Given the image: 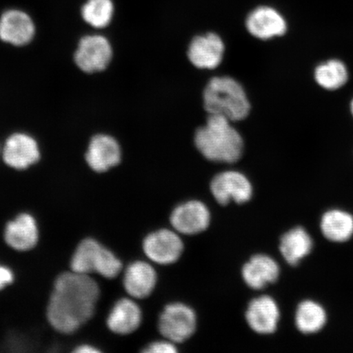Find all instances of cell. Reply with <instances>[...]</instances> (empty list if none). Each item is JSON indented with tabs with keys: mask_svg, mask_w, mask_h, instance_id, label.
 <instances>
[{
	"mask_svg": "<svg viewBox=\"0 0 353 353\" xmlns=\"http://www.w3.org/2000/svg\"><path fill=\"white\" fill-rule=\"evenodd\" d=\"M112 57V47L107 39L90 35L79 42L74 61L83 72L92 73L107 68Z\"/></svg>",
	"mask_w": 353,
	"mask_h": 353,
	"instance_id": "7",
	"label": "cell"
},
{
	"mask_svg": "<svg viewBox=\"0 0 353 353\" xmlns=\"http://www.w3.org/2000/svg\"><path fill=\"white\" fill-rule=\"evenodd\" d=\"M6 285H3L2 282H0V290H2Z\"/></svg>",
	"mask_w": 353,
	"mask_h": 353,
	"instance_id": "29",
	"label": "cell"
},
{
	"mask_svg": "<svg viewBox=\"0 0 353 353\" xmlns=\"http://www.w3.org/2000/svg\"><path fill=\"white\" fill-rule=\"evenodd\" d=\"M170 223L176 232L184 235H195L209 227L210 210L204 203L188 201L176 207L172 212Z\"/></svg>",
	"mask_w": 353,
	"mask_h": 353,
	"instance_id": "9",
	"label": "cell"
},
{
	"mask_svg": "<svg viewBox=\"0 0 353 353\" xmlns=\"http://www.w3.org/2000/svg\"><path fill=\"white\" fill-rule=\"evenodd\" d=\"M34 25L26 12L8 10L0 19V39L17 46H25L32 41Z\"/></svg>",
	"mask_w": 353,
	"mask_h": 353,
	"instance_id": "13",
	"label": "cell"
},
{
	"mask_svg": "<svg viewBox=\"0 0 353 353\" xmlns=\"http://www.w3.org/2000/svg\"><path fill=\"white\" fill-rule=\"evenodd\" d=\"M224 43L218 34L208 33L192 39L188 56L190 61L199 69L213 70L222 63Z\"/></svg>",
	"mask_w": 353,
	"mask_h": 353,
	"instance_id": "10",
	"label": "cell"
},
{
	"mask_svg": "<svg viewBox=\"0 0 353 353\" xmlns=\"http://www.w3.org/2000/svg\"><path fill=\"white\" fill-rule=\"evenodd\" d=\"M99 295V286L90 276L63 273L57 278L48 303V321L59 332H74L94 315Z\"/></svg>",
	"mask_w": 353,
	"mask_h": 353,
	"instance_id": "1",
	"label": "cell"
},
{
	"mask_svg": "<svg viewBox=\"0 0 353 353\" xmlns=\"http://www.w3.org/2000/svg\"><path fill=\"white\" fill-rule=\"evenodd\" d=\"M247 30L254 37L267 41L286 33L287 23L283 16L271 7L256 8L247 17Z\"/></svg>",
	"mask_w": 353,
	"mask_h": 353,
	"instance_id": "11",
	"label": "cell"
},
{
	"mask_svg": "<svg viewBox=\"0 0 353 353\" xmlns=\"http://www.w3.org/2000/svg\"><path fill=\"white\" fill-rule=\"evenodd\" d=\"M77 353H96L99 352L98 350H96L94 347L90 345H83L77 348L76 351Z\"/></svg>",
	"mask_w": 353,
	"mask_h": 353,
	"instance_id": "27",
	"label": "cell"
},
{
	"mask_svg": "<svg viewBox=\"0 0 353 353\" xmlns=\"http://www.w3.org/2000/svg\"><path fill=\"white\" fill-rule=\"evenodd\" d=\"M279 275L277 263L265 254L254 255L242 268L243 279L254 290H261L268 284L274 283Z\"/></svg>",
	"mask_w": 353,
	"mask_h": 353,
	"instance_id": "16",
	"label": "cell"
},
{
	"mask_svg": "<svg viewBox=\"0 0 353 353\" xmlns=\"http://www.w3.org/2000/svg\"><path fill=\"white\" fill-rule=\"evenodd\" d=\"M142 321V312L138 304L129 299L119 300L110 312L108 325L110 330L119 334L134 332Z\"/></svg>",
	"mask_w": 353,
	"mask_h": 353,
	"instance_id": "19",
	"label": "cell"
},
{
	"mask_svg": "<svg viewBox=\"0 0 353 353\" xmlns=\"http://www.w3.org/2000/svg\"><path fill=\"white\" fill-rule=\"evenodd\" d=\"M312 250V238L303 228H295L281 237V253L285 261L292 266H296Z\"/></svg>",
	"mask_w": 353,
	"mask_h": 353,
	"instance_id": "20",
	"label": "cell"
},
{
	"mask_svg": "<svg viewBox=\"0 0 353 353\" xmlns=\"http://www.w3.org/2000/svg\"><path fill=\"white\" fill-rule=\"evenodd\" d=\"M6 241L12 249L26 251L34 248L38 241V228L32 216L21 214L7 225Z\"/></svg>",
	"mask_w": 353,
	"mask_h": 353,
	"instance_id": "18",
	"label": "cell"
},
{
	"mask_svg": "<svg viewBox=\"0 0 353 353\" xmlns=\"http://www.w3.org/2000/svg\"><path fill=\"white\" fill-rule=\"evenodd\" d=\"M315 81L327 91L339 90L350 79V72L345 63L339 59H330L316 66L314 70Z\"/></svg>",
	"mask_w": 353,
	"mask_h": 353,
	"instance_id": "22",
	"label": "cell"
},
{
	"mask_svg": "<svg viewBox=\"0 0 353 353\" xmlns=\"http://www.w3.org/2000/svg\"><path fill=\"white\" fill-rule=\"evenodd\" d=\"M204 108L210 114H218L231 121L244 120L250 103L241 83L229 77L211 79L203 94Z\"/></svg>",
	"mask_w": 353,
	"mask_h": 353,
	"instance_id": "3",
	"label": "cell"
},
{
	"mask_svg": "<svg viewBox=\"0 0 353 353\" xmlns=\"http://www.w3.org/2000/svg\"><path fill=\"white\" fill-rule=\"evenodd\" d=\"M120 145L112 137L98 135L92 139L86 154V161L99 173L108 171L120 163Z\"/></svg>",
	"mask_w": 353,
	"mask_h": 353,
	"instance_id": "15",
	"label": "cell"
},
{
	"mask_svg": "<svg viewBox=\"0 0 353 353\" xmlns=\"http://www.w3.org/2000/svg\"><path fill=\"white\" fill-rule=\"evenodd\" d=\"M3 161L17 170H24L39 161L37 142L30 137L16 134L8 139L3 149Z\"/></svg>",
	"mask_w": 353,
	"mask_h": 353,
	"instance_id": "14",
	"label": "cell"
},
{
	"mask_svg": "<svg viewBox=\"0 0 353 353\" xmlns=\"http://www.w3.org/2000/svg\"><path fill=\"white\" fill-rule=\"evenodd\" d=\"M321 228L326 239L346 242L353 235V217L341 210H330L322 216Z\"/></svg>",
	"mask_w": 353,
	"mask_h": 353,
	"instance_id": "21",
	"label": "cell"
},
{
	"mask_svg": "<svg viewBox=\"0 0 353 353\" xmlns=\"http://www.w3.org/2000/svg\"><path fill=\"white\" fill-rule=\"evenodd\" d=\"M157 281V272L148 263L138 261L130 265L123 278L125 288L132 297L144 299L152 294Z\"/></svg>",
	"mask_w": 353,
	"mask_h": 353,
	"instance_id": "17",
	"label": "cell"
},
{
	"mask_svg": "<svg viewBox=\"0 0 353 353\" xmlns=\"http://www.w3.org/2000/svg\"><path fill=\"white\" fill-rule=\"evenodd\" d=\"M245 317L250 327L255 332L268 334L275 332L280 320V311L275 300L264 295L250 303Z\"/></svg>",
	"mask_w": 353,
	"mask_h": 353,
	"instance_id": "12",
	"label": "cell"
},
{
	"mask_svg": "<svg viewBox=\"0 0 353 353\" xmlns=\"http://www.w3.org/2000/svg\"><path fill=\"white\" fill-rule=\"evenodd\" d=\"M196 316L192 309L183 303L165 307L159 321V329L168 341L182 343L195 332Z\"/></svg>",
	"mask_w": 353,
	"mask_h": 353,
	"instance_id": "5",
	"label": "cell"
},
{
	"mask_svg": "<svg viewBox=\"0 0 353 353\" xmlns=\"http://www.w3.org/2000/svg\"><path fill=\"white\" fill-rule=\"evenodd\" d=\"M174 343L170 341L154 342L150 344L143 352L147 353H174L178 352V350H176Z\"/></svg>",
	"mask_w": 353,
	"mask_h": 353,
	"instance_id": "25",
	"label": "cell"
},
{
	"mask_svg": "<svg viewBox=\"0 0 353 353\" xmlns=\"http://www.w3.org/2000/svg\"><path fill=\"white\" fill-rule=\"evenodd\" d=\"M195 144L207 160L234 163L240 160L244 142L231 121L218 114H210L205 126L196 132Z\"/></svg>",
	"mask_w": 353,
	"mask_h": 353,
	"instance_id": "2",
	"label": "cell"
},
{
	"mask_svg": "<svg viewBox=\"0 0 353 353\" xmlns=\"http://www.w3.org/2000/svg\"><path fill=\"white\" fill-rule=\"evenodd\" d=\"M13 281V274L11 270L8 268L3 267L0 265V282L3 285L12 283Z\"/></svg>",
	"mask_w": 353,
	"mask_h": 353,
	"instance_id": "26",
	"label": "cell"
},
{
	"mask_svg": "<svg viewBox=\"0 0 353 353\" xmlns=\"http://www.w3.org/2000/svg\"><path fill=\"white\" fill-rule=\"evenodd\" d=\"M112 0H88L82 8V17L87 23L96 28H103L112 19Z\"/></svg>",
	"mask_w": 353,
	"mask_h": 353,
	"instance_id": "24",
	"label": "cell"
},
{
	"mask_svg": "<svg viewBox=\"0 0 353 353\" xmlns=\"http://www.w3.org/2000/svg\"><path fill=\"white\" fill-rule=\"evenodd\" d=\"M211 192L220 205L231 201L243 204L253 195V188L248 179L237 171H226L214 176L210 184Z\"/></svg>",
	"mask_w": 353,
	"mask_h": 353,
	"instance_id": "6",
	"label": "cell"
},
{
	"mask_svg": "<svg viewBox=\"0 0 353 353\" xmlns=\"http://www.w3.org/2000/svg\"><path fill=\"white\" fill-rule=\"evenodd\" d=\"M350 110H351V113H352V117H353V99H352V101H351V103H350Z\"/></svg>",
	"mask_w": 353,
	"mask_h": 353,
	"instance_id": "28",
	"label": "cell"
},
{
	"mask_svg": "<svg viewBox=\"0 0 353 353\" xmlns=\"http://www.w3.org/2000/svg\"><path fill=\"white\" fill-rule=\"evenodd\" d=\"M295 322L300 332L315 334L324 327L326 314L319 304L312 301H304L299 304Z\"/></svg>",
	"mask_w": 353,
	"mask_h": 353,
	"instance_id": "23",
	"label": "cell"
},
{
	"mask_svg": "<svg viewBox=\"0 0 353 353\" xmlns=\"http://www.w3.org/2000/svg\"><path fill=\"white\" fill-rule=\"evenodd\" d=\"M143 250L152 261L169 265L178 261L183 251V244L178 233L161 229L145 237Z\"/></svg>",
	"mask_w": 353,
	"mask_h": 353,
	"instance_id": "8",
	"label": "cell"
},
{
	"mask_svg": "<svg viewBox=\"0 0 353 353\" xmlns=\"http://www.w3.org/2000/svg\"><path fill=\"white\" fill-rule=\"evenodd\" d=\"M70 266L74 272L86 275L97 272L110 279L116 277L122 269L120 260L92 239L83 241L79 245Z\"/></svg>",
	"mask_w": 353,
	"mask_h": 353,
	"instance_id": "4",
	"label": "cell"
}]
</instances>
